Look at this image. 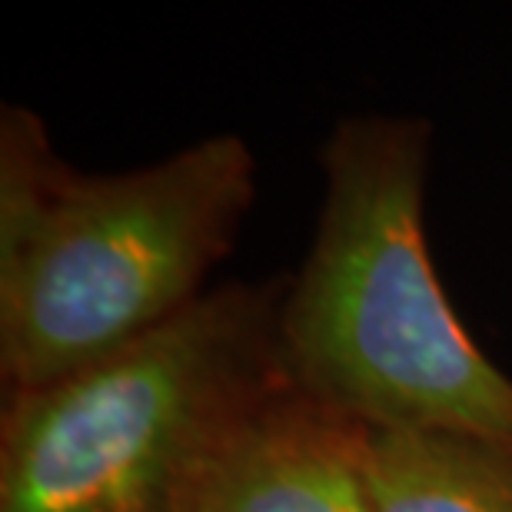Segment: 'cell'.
Masks as SVG:
<instances>
[{
	"label": "cell",
	"instance_id": "5b68a950",
	"mask_svg": "<svg viewBox=\"0 0 512 512\" xmlns=\"http://www.w3.org/2000/svg\"><path fill=\"white\" fill-rule=\"evenodd\" d=\"M373 512H512V439L366 426Z\"/></svg>",
	"mask_w": 512,
	"mask_h": 512
},
{
	"label": "cell",
	"instance_id": "277c9868",
	"mask_svg": "<svg viewBox=\"0 0 512 512\" xmlns=\"http://www.w3.org/2000/svg\"><path fill=\"white\" fill-rule=\"evenodd\" d=\"M173 512H373L366 423L280 376L210 439Z\"/></svg>",
	"mask_w": 512,
	"mask_h": 512
},
{
	"label": "cell",
	"instance_id": "7a4b0ae2",
	"mask_svg": "<svg viewBox=\"0 0 512 512\" xmlns=\"http://www.w3.org/2000/svg\"><path fill=\"white\" fill-rule=\"evenodd\" d=\"M429 130L343 120L323 210L276 310L286 380L366 426L512 439V380L456 320L423 233Z\"/></svg>",
	"mask_w": 512,
	"mask_h": 512
},
{
	"label": "cell",
	"instance_id": "6da1fadb",
	"mask_svg": "<svg viewBox=\"0 0 512 512\" xmlns=\"http://www.w3.org/2000/svg\"><path fill=\"white\" fill-rule=\"evenodd\" d=\"M256 197L237 133L150 167L87 177L40 117L0 120V370L24 393L100 363L200 300Z\"/></svg>",
	"mask_w": 512,
	"mask_h": 512
},
{
	"label": "cell",
	"instance_id": "3957f363",
	"mask_svg": "<svg viewBox=\"0 0 512 512\" xmlns=\"http://www.w3.org/2000/svg\"><path fill=\"white\" fill-rule=\"evenodd\" d=\"M266 290L223 286L57 383L10 393L0 512H173L227 419L283 373Z\"/></svg>",
	"mask_w": 512,
	"mask_h": 512
}]
</instances>
